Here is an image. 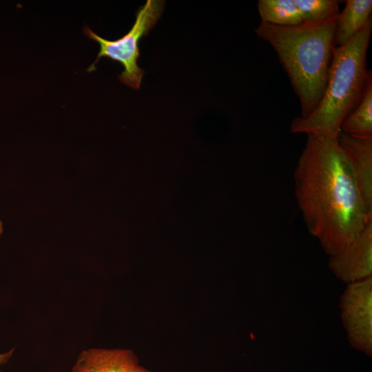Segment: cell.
Masks as SVG:
<instances>
[{
    "instance_id": "6da1fadb",
    "label": "cell",
    "mask_w": 372,
    "mask_h": 372,
    "mask_svg": "<svg viewBox=\"0 0 372 372\" xmlns=\"http://www.w3.org/2000/svg\"><path fill=\"white\" fill-rule=\"evenodd\" d=\"M293 177L297 203L307 229L329 256L345 249L372 220L337 137L307 135Z\"/></svg>"
},
{
    "instance_id": "7a4b0ae2",
    "label": "cell",
    "mask_w": 372,
    "mask_h": 372,
    "mask_svg": "<svg viewBox=\"0 0 372 372\" xmlns=\"http://www.w3.org/2000/svg\"><path fill=\"white\" fill-rule=\"evenodd\" d=\"M338 16L291 26L261 22L255 30L256 35L273 48L287 74L300 101V118L313 112L324 92L335 47Z\"/></svg>"
},
{
    "instance_id": "3957f363",
    "label": "cell",
    "mask_w": 372,
    "mask_h": 372,
    "mask_svg": "<svg viewBox=\"0 0 372 372\" xmlns=\"http://www.w3.org/2000/svg\"><path fill=\"white\" fill-rule=\"evenodd\" d=\"M371 30L372 20L347 43L335 47L321 99L309 116L292 120V133L338 136L343 120L360 103L372 79L366 69Z\"/></svg>"
},
{
    "instance_id": "277c9868",
    "label": "cell",
    "mask_w": 372,
    "mask_h": 372,
    "mask_svg": "<svg viewBox=\"0 0 372 372\" xmlns=\"http://www.w3.org/2000/svg\"><path fill=\"white\" fill-rule=\"evenodd\" d=\"M164 6V1L147 0L137 10L135 21L129 32L114 41L101 37L85 25L83 28L84 34L99 45L97 58L87 71L95 70L96 64L101 58H108L120 63L123 68L118 76L120 82L134 90H139L145 71L138 67L137 63L139 57L138 43L142 37L147 36L156 24Z\"/></svg>"
},
{
    "instance_id": "5b68a950",
    "label": "cell",
    "mask_w": 372,
    "mask_h": 372,
    "mask_svg": "<svg viewBox=\"0 0 372 372\" xmlns=\"http://www.w3.org/2000/svg\"><path fill=\"white\" fill-rule=\"evenodd\" d=\"M341 318L349 344L372 355V276L348 284L340 298Z\"/></svg>"
},
{
    "instance_id": "8992f818",
    "label": "cell",
    "mask_w": 372,
    "mask_h": 372,
    "mask_svg": "<svg viewBox=\"0 0 372 372\" xmlns=\"http://www.w3.org/2000/svg\"><path fill=\"white\" fill-rule=\"evenodd\" d=\"M337 140L364 209L372 216V138L340 132Z\"/></svg>"
},
{
    "instance_id": "52a82bcc",
    "label": "cell",
    "mask_w": 372,
    "mask_h": 372,
    "mask_svg": "<svg viewBox=\"0 0 372 372\" xmlns=\"http://www.w3.org/2000/svg\"><path fill=\"white\" fill-rule=\"evenodd\" d=\"M328 265L336 277L348 284L371 276L372 220L350 245L330 256Z\"/></svg>"
},
{
    "instance_id": "ba28073f",
    "label": "cell",
    "mask_w": 372,
    "mask_h": 372,
    "mask_svg": "<svg viewBox=\"0 0 372 372\" xmlns=\"http://www.w3.org/2000/svg\"><path fill=\"white\" fill-rule=\"evenodd\" d=\"M69 372H152L132 351L90 348L82 351Z\"/></svg>"
},
{
    "instance_id": "9c48e42d",
    "label": "cell",
    "mask_w": 372,
    "mask_h": 372,
    "mask_svg": "<svg viewBox=\"0 0 372 372\" xmlns=\"http://www.w3.org/2000/svg\"><path fill=\"white\" fill-rule=\"evenodd\" d=\"M372 1L347 0L336 21L335 46H341L353 39L371 19Z\"/></svg>"
},
{
    "instance_id": "30bf717a",
    "label": "cell",
    "mask_w": 372,
    "mask_h": 372,
    "mask_svg": "<svg viewBox=\"0 0 372 372\" xmlns=\"http://www.w3.org/2000/svg\"><path fill=\"white\" fill-rule=\"evenodd\" d=\"M340 132L355 138H372V79L360 103L343 120Z\"/></svg>"
},
{
    "instance_id": "8fae6325",
    "label": "cell",
    "mask_w": 372,
    "mask_h": 372,
    "mask_svg": "<svg viewBox=\"0 0 372 372\" xmlns=\"http://www.w3.org/2000/svg\"><path fill=\"white\" fill-rule=\"evenodd\" d=\"M258 10L265 23L291 26L303 22L296 0H259Z\"/></svg>"
},
{
    "instance_id": "7c38bea8",
    "label": "cell",
    "mask_w": 372,
    "mask_h": 372,
    "mask_svg": "<svg viewBox=\"0 0 372 372\" xmlns=\"http://www.w3.org/2000/svg\"><path fill=\"white\" fill-rule=\"evenodd\" d=\"M303 22H320L336 17L339 3L335 0H296Z\"/></svg>"
},
{
    "instance_id": "4fadbf2b",
    "label": "cell",
    "mask_w": 372,
    "mask_h": 372,
    "mask_svg": "<svg viewBox=\"0 0 372 372\" xmlns=\"http://www.w3.org/2000/svg\"><path fill=\"white\" fill-rule=\"evenodd\" d=\"M14 352V349H12L8 352L0 353V365L6 363L11 358ZM0 372H1L0 371Z\"/></svg>"
},
{
    "instance_id": "5bb4252c",
    "label": "cell",
    "mask_w": 372,
    "mask_h": 372,
    "mask_svg": "<svg viewBox=\"0 0 372 372\" xmlns=\"http://www.w3.org/2000/svg\"><path fill=\"white\" fill-rule=\"evenodd\" d=\"M3 233V224H2V222L0 220V236Z\"/></svg>"
}]
</instances>
